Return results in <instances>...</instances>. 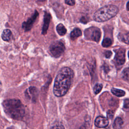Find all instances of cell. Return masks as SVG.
I'll return each mask as SVG.
<instances>
[{
  "instance_id": "8992f818",
  "label": "cell",
  "mask_w": 129,
  "mask_h": 129,
  "mask_svg": "<svg viewBox=\"0 0 129 129\" xmlns=\"http://www.w3.org/2000/svg\"><path fill=\"white\" fill-rule=\"evenodd\" d=\"M25 95L28 99L32 101H35L38 95V90L35 87L31 86L26 89Z\"/></svg>"
},
{
  "instance_id": "5bb4252c",
  "label": "cell",
  "mask_w": 129,
  "mask_h": 129,
  "mask_svg": "<svg viewBox=\"0 0 129 129\" xmlns=\"http://www.w3.org/2000/svg\"><path fill=\"white\" fill-rule=\"evenodd\" d=\"M56 31L58 33V34L60 36L64 35L67 32V29H66V27L61 23L58 24L56 26Z\"/></svg>"
},
{
  "instance_id": "9c48e42d",
  "label": "cell",
  "mask_w": 129,
  "mask_h": 129,
  "mask_svg": "<svg viewBox=\"0 0 129 129\" xmlns=\"http://www.w3.org/2000/svg\"><path fill=\"white\" fill-rule=\"evenodd\" d=\"M108 124V120L105 117L99 116L95 120V125L98 127H105Z\"/></svg>"
},
{
  "instance_id": "44dd1931",
  "label": "cell",
  "mask_w": 129,
  "mask_h": 129,
  "mask_svg": "<svg viewBox=\"0 0 129 129\" xmlns=\"http://www.w3.org/2000/svg\"><path fill=\"white\" fill-rule=\"evenodd\" d=\"M113 115H114V113L112 110H109L107 112V116L108 119H111L113 117Z\"/></svg>"
},
{
  "instance_id": "7c38bea8",
  "label": "cell",
  "mask_w": 129,
  "mask_h": 129,
  "mask_svg": "<svg viewBox=\"0 0 129 129\" xmlns=\"http://www.w3.org/2000/svg\"><path fill=\"white\" fill-rule=\"evenodd\" d=\"M12 32L11 31L8 29H5L3 30V33L2 34V38L3 40L6 41H10L11 38Z\"/></svg>"
},
{
  "instance_id": "ba28073f",
  "label": "cell",
  "mask_w": 129,
  "mask_h": 129,
  "mask_svg": "<svg viewBox=\"0 0 129 129\" xmlns=\"http://www.w3.org/2000/svg\"><path fill=\"white\" fill-rule=\"evenodd\" d=\"M38 16V13L37 11H35L34 14L30 18H29L27 21L24 22L22 24V28L26 31H29L30 30L32 26L33 23H34L36 19Z\"/></svg>"
},
{
  "instance_id": "2e32d148",
  "label": "cell",
  "mask_w": 129,
  "mask_h": 129,
  "mask_svg": "<svg viewBox=\"0 0 129 129\" xmlns=\"http://www.w3.org/2000/svg\"><path fill=\"white\" fill-rule=\"evenodd\" d=\"M111 91L112 92V93L117 96V97H122L123 96L125 95V92L122 90H120V89H116V88H112L111 90Z\"/></svg>"
},
{
  "instance_id": "5b68a950",
  "label": "cell",
  "mask_w": 129,
  "mask_h": 129,
  "mask_svg": "<svg viewBox=\"0 0 129 129\" xmlns=\"http://www.w3.org/2000/svg\"><path fill=\"white\" fill-rule=\"evenodd\" d=\"M85 36L87 39L98 42L101 37V32L97 27H90L85 30Z\"/></svg>"
},
{
  "instance_id": "ac0fdd59",
  "label": "cell",
  "mask_w": 129,
  "mask_h": 129,
  "mask_svg": "<svg viewBox=\"0 0 129 129\" xmlns=\"http://www.w3.org/2000/svg\"><path fill=\"white\" fill-rule=\"evenodd\" d=\"M122 77L124 80L129 82V68L125 69L122 71Z\"/></svg>"
},
{
  "instance_id": "484cf974",
  "label": "cell",
  "mask_w": 129,
  "mask_h": 129,
  "mask_svg": "<svg viewBox=\"0 0 129 129\" xmlns=\"http://www.w3.org/2000/svg\"><path fill=\"white\" fill-rule=\"evenodd\" d=\"M128 58H129V51H128Z\"/></svg>"
},
{
  "instance_id": "7402d4cb",
  "label": "cell",
  "mask_w": 129,
  "mask_h": 129,
  "mask_svg": "<svg viewBox=\"0 0 129 129\" xmlns=\"http://www.w3.org/2000/svg\"><path fill=\"white\" fill-rule=\"evenodd\" d=\"M65 3L67 5L70 6H73L75 5V2L74 1H71V0H66L65 1Z\"/></svg>"
},
{
  "instance_id": "52a82bcc",
  "label": "cell",
  "mask_w": 129,
  "mask_h": 129,
  "mask_svg": "<svg viewBox=\"0 0 129 129\" xmlns=\"http://www.w3.org/2000/svg\"><path fill=\"white\" fill-rule=\"evenodd\" d=\"M114 62L117 66H121L125 62V50L123 48H119L116 51L114 57Z\"/></svg>"
},
{
  "instance_id": "6da1fadb",
  "label": "cell",
  "mask_w": 129,
  "mask_h": 129,
  "mask_svg": "<svg viewBox=\"0 0 129 129\" xmlns=\"http://www.w3.org/2000/svg\"><path fill=\"white\" fill-rule=\"evenodd\" d=\"M74 73L69 67H63L58 72L54 82L53 92L55 96L61 97L64 95L72 83Z\"/></svg>"
},
{
  "instance_id": "603a6c76",
  "label": "cell",
  "mask_w": 129,
  "mask_h": 129,
  "mask_svg": "<svg viewBox=\"0 0 129 129\" xmlns=\"http://www.w3.org/2000/svg\"><path fill=\"white\" fill-rule=\"evenodd\" d=\"M112 55V52L110 50H107L105 53V56L106 58H110Z\"/></svg>"
},
{
  "instance_id": "cb8c5ba5",
  "label": "cell",
  "mask_w": 129,
  "mask_h": 129,
  "mask_svg": "<svg viewBox=\"0 0 129 129\" xmlns=\"http://www.w3.org/2000/svg\"><path fill=\"white\" fill-rule=\"evenodd\" d=\"M51 129H64V128L62 125L58 124V125H56L53 126L51 128Z\"/></svg>"
},
{
  "instance_id": "7a4b0ae2",
  "label": "cell",
  "mask_w": 129,
  "mask_h": 129,
  "mask_svg": "<svg viewBox=\"0 0 129 129\" xmlns=\"http://www.w3.org/2000/svg\"><path fill=\"white\" fill-rule=\"evenodd\" d=\"M5 113L11 118L21 119L25 114V107L21 101L17 99H9L3 103Z\"/></svg>"
},
{
  "instance_id": "d4e9b609",
  "label": "cell",
  "mask_w": 129,
  "mask_h": 129,
  "mask_svg": "<svg viewBox=\"0 0 129 129\" xmlns=\"http://www.w3.org/2000/svg\"><path fill=\"white\" fill-rule=\"evenodd\" d=\"M126 10H127V11H129V1L127 3V4H126Z\"/></svg>"
},
{
  "instance_id": "4316f807",
  "label": "cell",
  "mask_w": 129,
  "mask_h": 129,
  "mask_svg": "<svg viewBox=\"0 0 129 129\" xmlns=\"http://www.w3.org/2000/svg\"><path fill=\"white\" fill-rule=\"evenodd\" d=\"M7 129H12V128H7Z\"/></svg>"
},
{
  "instance_id": "277c9868",
  "label": "cell",
  "mask_w": 129,
  "mask_h": 129,
  "mask_svg": "<svg viewBox=\"0 0 129 129\" xmlns=\"http://www.w3.org/2000/svg\"><path fill=\"white\" fill-rule=\"evenodd\" d=\"M49 50L54 57H58L63 53L65 50V46L61 41H56L50 45Z\"/></svg>"
},
{
  "instance_id": "30bf717a",
  "label": "cell",
  "mask_w": 129,
  "mask_h": 129,
  "mask_svg": "<svg viewBox=\"0 0 129 129\" xmlns=\"http://www.w3.org/2000/svg\"><path fill=\"white\" fill-rule=\"evenodd\" d=\"M50 19H51L50 14L49 13L45 12L44 15V21H43V25L42 31V33L43 34H45L46 33V32L48 29L49 24L50 23Z\"/></svg>"
},
{
  "instance_id": "8fae6325",
  "label": "cell",
  "mask_w": 129,
  "mask_h": 129,
  "mask_svg": "<svg viewBox=\"0 0 129 129\" xmlns=\"http://www.w3.org/2000/svg\"><path fill=\"white\" fill-rule=\"evenodd\" d=\"M123 121L121 118L119 117H116L113 124V127L114 129H121L123 126Z\"/></svg>"
},
{
  "instance_id": "e0dca14e",
  "label": "cell",
  "mask_w": 129,
  "mask_h": 129,
  "mask_svg": "<svg viewBox=\"0 0 129 129\" xmlns=\"http://www.w3.org/2000/svg\"><path fill=\"white\" fill-rule=\"evenodd\" d=\"M112 44V41L109 38H104L102 42V45L104 47H108Z\"/></svg>"
},
{
  "instance_id": "ffe728a7",
  "label": "cell",
  "mask_w": 129,
  "mask_h": 129,
  "mask_svg": "<svg viewBox=\"0 0 129 129\" xmlns=\"http://www.w3.org/2000/svg\"><path fill=\"white\" fill-rule=\"evenodd\" d=\"M123 109L125 111H129V99H126L124 100Z\"/></svg>"
},
{
  "instance_id": "d6986e66",
  "label": "cell",
  "mask_w": 129,
  "mask_h": 129,
  "mask_svg": "<svg viewBox=\"0 0 129 129\" xmlns=\"http://www.w3.org/2000/svg\"><path fill=\"white\" fill-rule=\"evenodd\" d=\"M102 87H103V86L101 84H100V83L96 84L93 88V91L94 93L95 94H97L99 93H100V92L101 91L102 89Z\"/></svg>"
},
{
  "instance_id": "9a60e30c",
  "label": "cell",
  "mask_w": 129,
  "mask_h": 129,
  "mask_svg": "<svg viewBox=\"0 0 129 129\" xmlns=\"http://www.w3.org/2000/svg\"><path fill=\"white\" fill-rule=\"evenodd\" d=\"M118 38L124 43L129 44V32L126 33H120Z\"/></svg>"
},
{
  "instance_id": "3957f363",
  "label": "cell",
  "mask_w": 129,
  "mask_h": 129,
  "mask_svg": "<svg viewBox=\"0 0 129 129\" xmlns=\"http://www.w3.org/2000/svg\"><path fill=\"white\" fill-rule=\"evenodd\" d=\"M118 11V8L114 5L105 6L95 12L93 18L94 20L99 22L106 21L115 16Z\"/></svg>"
},
{
  "instance_id": "4fadbf2b",
  "label": "cell",
  "mask_w": 129,
  "mask_h": 129,
  "mask_svg": "<svg viewBox=\"0 0 129 129\" xmlns=\"http://www.w3.org/2000/svg\"><path fill=\"white\" fill-rule=\"evenodd\" d=\"M82 35V31L79 28H75L71 33L70 36L72 40H75L76 38Z\"/></svg>"
}]
</instances>
